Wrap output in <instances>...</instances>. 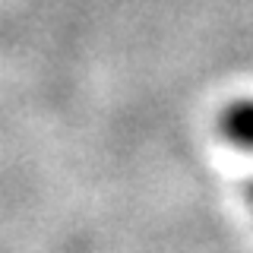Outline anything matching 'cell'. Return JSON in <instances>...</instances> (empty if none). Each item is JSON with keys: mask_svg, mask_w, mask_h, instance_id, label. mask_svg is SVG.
Wrapping results in <instances>:
<instances>
[{"mask_svg": "<svg viewBox=\"0 0 253 253\" xmlns=\"http://www.w3.org/2000/svg\"><path fill=\"white\" fill-rule=\"evenodd\" d=\"M225 133L237 146L253 149V105H234L225 114Z\"/></svg>", "mask_w": 253, "mask_h": 253, "instance_id": "cell-1", "label": "cell"}]
</instances>
